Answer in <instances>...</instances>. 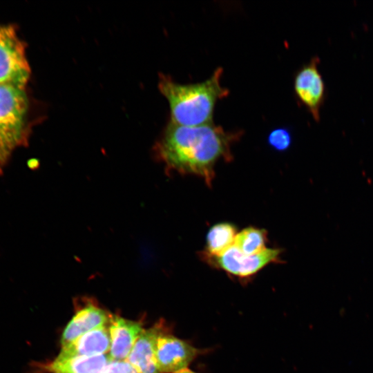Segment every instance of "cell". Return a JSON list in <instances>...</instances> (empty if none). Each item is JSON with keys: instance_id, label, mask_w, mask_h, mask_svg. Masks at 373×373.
<instances>
[{"instance_id": "obj_1", "label": "cell", "mask_w": 373, "mask_h": 373, "mask_svg": "<svg viewBox=\"0 0 373 373\" xmlns=\"http://www.w3.org/2000/svg\"><path fill=\"white\" fill-rule=\"evenodd\" d=\"M242 135L213 123L185 126L170 122L153 151L166 171L199 177L211 187L216 164L232 160L231 147Z\"/></svg>"}, {"instance_id": "obj_10", "label": "cell", "mask_w": 373, "mask_h": 373, "mask_svg": "<svg viewBox=\"0 0 373 373\" xmlns=\"http://www.w3.org/2000/svg\"><path fill=\"white\" fill-rule=\"evenodd\" d=\"M111 348V337L106 325L95 328L62 346L58 359L77 356H91L108 354Z\"/></svg>"}, {"instance_id": "obj_15", "label": "cell", "mask_w": 373, "mask_h": 373, "mask_svg": "<svg viewBox=\"0 0 373 373\" xmlns=\"http://www.w3.org/2000/svg\"><path fill=\"white\" fill-rule=\"evenodd\" d=\"M267 142L269 146L278 151H285L291 144V136L289 131L285 128H278L268 135Z\"/></svg>"}, {"instance_id": "obj_2", "label": "cell", "mask_w": 373, "mask_h": 373, "mask_svg": "<svg viewBox=\"0 0 373 373\" xmlns=\"http://www.w3.org/2000/svg\"><path fill=\"white\" fill-rule=\"evenodd\" d=\"M223 69L218 67L206 80L180 84L171 77L162 75L158 88L169 102L171 122L185 126L212 124L218 100L228 96L229 91L220 83Z\"/></svg>"}, {"instance_id": "obj_14", "label": "cell", "mask_w": 373, "mask_h": 373, "mask_svg": "<svg viewBox=\"0 0 373 373\" xmlns=\"http://www.w3.org/2000/svg\"><path fill=\"white\" fill-rule=\"evenodd\" d=\"M267 231L256 227H248L238 232L234 245L243 254L256 255L267 249Z\"/></svg>"}, {"instance_id": "obj_13", "label": "cell", "mask_w": 373, "mask_h": 373, "mask_svg": "<svg viewBox=\"0 0 373 373\" xmlns=\"http://www.w3.org/2000/svg\"><path fill=\"white\" fill-rule=\"evenodd\" d=\"M236 227L227 222L213 225L206 236L204 249L201 251V258L220 256L234 244L237 235Z\"/></svg>"}, {"instance_id": "obj_18", "label": "cell", "mask_w": 373, "mask_h": 373, "mask_svg": "<svg viewBox=\"0 0 373 373\" xmlns=\"http://www.w3.org/2000/svg\"><path fill=\"white\" fill-rule=\"evenodd\" d=\"M96 373H105V372H104V368H103L102 370H100V371H99L98 372H96Z\"/></svg>"}, {"instance_id": "obj_16", "label": "cell", "mask_w": 373, "mask_h": 373, "mask_svg": "<svg viewBox=\"0 0 373 373\" xmlns=\"http://www.w3.org/2000/svg\"><path fill=\"white\" fill-rule=\"evenodd\" d=\"M104 370L105 373H139L126 361H111Z\"/></svg>"}, {"instance_id": "obj_9", "label": "cell", "mask_w": 373, "mask_h": 373, "mask_svg": "<svg viewBox=\"0 0 373 373\" xmlns=\"http://www.w3.org/2000/svg\"><path fill=\"white\" fill-rule=\"evenodd\" d=\"M112 361H126L144 329L140 322L111 316L108 327Z\"/></svg>"}, {"instance_id": "obj_4", "label": "cell", "mask_w": 373, "mask_h": 373, "mask_svg": "<svg viewBox=\"0 0 373 373\" xmlns=\"http://www.w3.org/2000/svg\"><path fill=\"white\" fill-rule=\"evenodd\" d=\"M282 253L280 248H267L260 254L247 255L233 245L220 256L202 259L229 276L247 282L267 265L280 263Z\"/></svg>"}, {"instance_id": "obj_8", "label": "cell", "mask_w": 373, "mask_h": 373, "mask_svg": "<svg viewBox=\"0 0 373 373\" xmlns=\"http://www.w3.org/2000/svg\"><path fill=\"white\" fill-rule=\"evenodd\" d=\"M166 329L162 321L144 329L137 338L126 361L139 373H161L156 365L155 352L158 337Z\"/></svg>"}, {"instance_id": "obj_3", "label": "cell", "mask_w": 373, "mask_h": 373, "mask_svg": "<svg viewBox=\"0 0 373 373\" xmlns=\"http://www.w3.org/2000/svg\"><path fill=\"white\" fill-rule=\"evenodd\" d=\"M28 108L24 88L0 84V175L13 151L27 143Z\"/></svg>"}, {"instance_id": "obj_17", "label": "cell", "mask_w": 373, "mask_h": 373, "mask_svg": "<svg viewBox=\"0 0 373 373\" xmlns=\"http://www.w3.org/2000/svg\"><path fill=\"white\" fill-rule=\"evenodd\" d=\"M175 373H197L190 369H188V368H186V369H184V370H182L180 371H178V372H176Z\"/></svg>"}, {"instance_id": "obj_11", "label": "cell", "mask_w": 373, "mask_h": 373, "mask_svg": "<svg viewBox=\"0 0 373 373\" xmlns=\"http://www.w3.org/2000/svg\"><path fill=\"white\" fill-rule=\"evenodd\" d=\"M111 316L97 305L89 303L78 309L68 323L61 338V345L70 344L83 334L109 322Z\"/></svg>"}, {"instance_id": "obj_7", "label": "cell", "mask_w": 373, "mask_h": 373, "mask_svg": "<svg viewBox=\"0 0 373 373\" xmlns=\"http://www.w3.org/2000/svg\"><path fill=\"white\" fill-rule=\"evenodd\" d=\"M318 58L315 57L298 70L294 80L296 98L305 106L315 121L320 119V110L324 101L325 84L318 70Z\"/></svg>"}, {"instance_id": "obj_5", "label": "cell", "mask_w": 373, "mask_h": 373, "mask_svg": "<svg viewBox=\"0 0 373 373\" xmlns=\"http://www.w3.org/2000/svg\"><path fill=\"white\" fill-rule=\"evenodd\" d=\"M30 75L24 42L14 26L0 24V84L24 88Z\"/></svg>"}, {"instance_id": "obj_6", "label": "cell", "mask_w": 373, "mask_h": 373, "mask_svg": "<svg viewBox=\"0 0 373 373\" xmlns=\"http://www.w3.org/2000/svg\"><path fill=\"white\" fill-rule=\"evenodd\" d=\"M208 352V349L196 347L166 329L157 338L155 359L161 373H175L188 368L195 358Z\"/></svg>"}, {"instance_id": "obj_12", "label": "cell", "mask_w": 373, "mask_h": 373, "mask_svg": "<svg viewBox=\"0 0 373 373\" xmlns=\"http://www.w3.org/2000/svg\"><path fill=\"white\" fill-rule=\"evenodd\" d=\"M108 354L91 356H77L66 359L55 358L46 363L32 364L33 373H96L111 361Z\"/></svg>"}]
</instances>
